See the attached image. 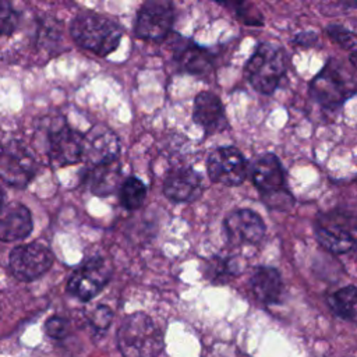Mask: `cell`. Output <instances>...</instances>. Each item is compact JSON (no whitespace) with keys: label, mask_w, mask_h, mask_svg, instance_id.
I'll use <instances>...</instances> for the list:
<instances>
[{"label":"cell","mask_w":357,"mask_h":357,"mask_svg":"<svg viewBox=\"0 0 357 357\" xmlns=\"http://www.w3.org/2000/svg\"><path fill=\"white\" fill-rule=\"evenodd\" d=\"M251 178L262 194L284 188V172L275 153H264L255 159L251 166Z\"/></svg>","instance_id":"18"},{"label":"cell","mask_w":357,"mask_h":357,"mask_svg":"<svg viewBox=\"0 0 357 357\" xmlns=\"http://www.w3.org/2000/svg\"><path fill=\"white\" fill-rule=\"evenodd\" d=\"M356 286L349 284L328 296L326 301L335 315L342 319L354 322L356 321Z\"/></svg>","instance_id":"21"},{"label":"cell","mask_w":357,"mask_h":357,"mask_svg":"<svg viewBox=\"0 0 357 357\" xmlns=\"http://www.w3.org/2000/svg\"><path fill=\"white\" fill-rule=\"evenodd\" d=\"M240 262L236 258L213 257L206 264L205 276L213 283H225L233 276L240 275Z\"/></svg>","instance_id":"23"},{"label":"cell","mask_w":357,"mask_h":357,"mask_svg":"<svg viewBox=\"0 0 357 357\" xmlns=\"http://www.w3.org/2000/svg\"><path fill=\"white\" fill-rule=\"evenodd\" d=\"M163 192L173 202H191L202 192V178L191 167L174 169L163 183Z\"/></svg>","instance_id":"16"},{"label":"cell","mask_w":357,"mask_h":357,"mask_svg":"<svg viewBox=\"0 0 357 357\" xmlns=\"http://www.w3.org/2000/svg\"><path fill=\"white\" fill-rule=\"evenodd\" d=\"M173 60L180 71L192 75H206L212 70V53L192 39H177L173 45Z\"/></svg>","instance_id":"15"},{"label":"cell","mask_w":357,"mask_h":357,"mask_svg":"<svg viewBox=\"0 0 357 357\" xmlns=\"http://www.w3.org/2000/svg\"><path fill=\"white\" fill-rule=\"evenodd\" d=\"M113 312L107 305H96L91 314V324L98 331H106L112 322Z\"/></svg>","instance_id":"29"},{"label":"cell","mask_w":357,"mask_h":357,"mask_svg":"<svg viewBox=\"0 0 357 357\" xmlns=\"http://www.w3.org/2000/svg\"><path fill=\"white\" fill-rule=\"evenodd\" d=\"M119 152V137L103 124H95L82 135V159H86L93 166L114 162Z\"/></svg>","instance_id":"12"},{"label":"cell","mask_w":357,"mask_h":357,"mask_svg":"<svg viewBox=\"0 0 357 357\" xmlns=\"http://www.w3.org/2000/svg\"><path fill=\"white\" fill-rule=\"evenodd\" d=\"M20 24V13L11 0H0V36L11 35Z\"/></svg>","instance_id":"25"},{"label":"cell","mask_w":357,"mask_h":357,"mask_svg":"<svg viewBox=\"0 0 357 357\" xmlns=\"http://www.w3.org/2000/svg\"><path fill=\"white\" fill-rule=\"evenodd\" d=\"M32 231L31 212L22 204H8L0 206V240L17 241L29 236Z\"/></svg>","instance_id":"17"},{"label":"cell","mask_w":357,"mask_h":357,"mask_svg":"<svg viewBox=\"0 0 357 357\" xmlns=\"http://www.w3.org/2000/svg\"><path fill=\"white\" fill-rule=\"evenodd\" d=\"M208 174L212 181L223 185H240L247 176V162L234 146H219L213 149L206 162Z\"/></svg>","instance_id":"9"},{"label":"cell","mask_w":357,"mask_h":357,"mask_svg":"<svg viewBox=\"0 0 357 357\" xmlns=\"http://www.w3.org/2000/svg\"><path fill=\"white\" fill-rule=\"evenodd\" d=\"M174 18L172 0H145L137 11L134 33L142 40L162 42L170 33Z\"/></svg>","instance_id":"5"},{"label":"cell","mask_w":357,"mask_h":357,"mask_svg":"<svg viewBox=\"0 0 357 357\" xmlns=\"http://www.w3.org/2000/svg\"><path fill=\"white\" fill-rule=\"evenodd\" d=\"M354 70L356 67H346L339 59H328L322 70L310 82L311 98L321 107L336 110L356 93Z\"/></svg>","instance_id":"2"},{"label":"cell","mask_w":357,"mask_h":357,"mask_svg":"<svg viewBox=\"0 0 357 357\" xmlns=\"http://www.w3.org/2000/svg\"><path fill=\"white\" fill-rule=\"evenodd\" d=\"M192 120L206 135L218 134L227 127V117L222 100L213 92L202 91L194 99Z\"/></svg>","instance_id":"14"},{"label":"cell","mask_w":357,"mask_h":357,"mask_svg":"<svg viewBox=\"0 0 357 357\" xmlns=\"http://www.w3.org/2000/svg\"><path fill=\"white\" fill-rule=\"evenodd\" d=\"M46 333L53 339H61L68 332V321L63 317H50L45 324Z\"/></svg>","instance_id":"30"},{"label":"cell","mask_w":357,"mask_h":357,"mask_svg":"<svg viewBox=\"0 0 357 357\" xmlns=\"http://www.w3.org/2000/svg\"><path fill=\"white\" fill-rule=\"evenodd\" d=\"M36 173L33 156L20 144H11L0 153V177L10 185L24 187Z\"/></svg>","instance_id":"11"},{"label":"cell","mask_w":357,"mask_h":357,"mask_svg":"<svg viewBox=\"0 0 357 357\" xmlns=\"http://www.w3.org/2000/svg\"><path fill=\"white\" fill-rule=\"evenodd\" d=\"M146 198V187L135 176L127 177L124 181H121L119 187V199L121 206H124L128 211H134L142 206L144 201Z\"/></svg>","instance_id":"22"},{"label":"cell","mask_w":357,"mask_h":357,"mask_svg":"<svg viewBox=\"0 0 357 357\" xmlns=\"http://www.w3.org/2000/svg\"><path fill=\"white\" fill-rule=\"evenodd\" d=\"M229 241L234 245H248L259 243L265 236V223L258 213L251 209L231 212L223 222Z\"/></svg>","instance_id":"13"},{"label":"cell","mask_w":357,"mask_h":357,"mask_svg":"<svg viewBox=\"0 0 357 357\" xmlns=\"http://www.w3.org/2000/svg\"><path fill=\"white\" fill-rule=\"evenodd\" d=\"M47 155L57 167L79 162L82 159V134L66 123L56 124L47 132Z\"/></svg>","instance_id":"10"},{"label":"cell","mask_w":357,"mask_h":357,"mask_svg":"<svg viewBox=\"0 0 357 357\" xmlns=\"http://www.w3.org/2000/svg\"><path fill=\"white\" fill-rule=\"evenodd\" d=\"M112 278V265L100 255L86 259L68 279L67 290L81 301H89L99 294Z\"/></svg>","instance_id":"6"},{"label":"cell","mask_w":357,"mask_h":357,"mask_svg":"<svg viewBox=\"0 0 357 357\" xmlns=\"http://www.w3.org/2000/svg\"><path fill=\"white\" fill-rule=\"evenodd\" d=\"M318 36L314 31H307V32H300L293 38V43H296L297 46H303V47H308V46H314L317 42Z\"/></svg>","instance_id":"31"},{"label":"cell","mask_w":357,"mask_h":357,"mask_svg":"<svg viewBox=\"0 0 357 357\" xmlns=\"http://www.w3.org/2000/svg\"><path fill=\"white\" fill-rule=\"evenodd\" d=\"M54 257L52 251L40 243H28L15 247L10 254V269L13 275L22 280L31 282L50 269Z\"/></svg>","instance_id":"8"},{"label":"cell","mask_w":357,"mask_h":357,"mask_svg":"<svg viewBox=\"0 0 357 357\" xmlns=\"http://www.w3.org/2000/svg\"><path fill=\"white\" fill-rule=\"evenodd\" d=\"M356 7V0H321V13L326 15H342Z\"/></svg>","instance_id":"28"},{"label":"cell","mask_w":357,"mask_h":357,"mask_svg":"<svg viewBox=\"0 0 357 357\" xmlns=\"http://www.w3.org/2000/svg\"><path fill=\"white\" fill-rule=\"evenodd\" d=\"M121 181V169L116 160L105 165H96L88 174L89 190L98 197H107L116 192Z\"/></svg>","instance_id":"20"},{"label":"cell","mask_w":357,"mask_h":357,"mask_svg":"<svg viewBox=\"0 0 357 357\" xmlns=\"http://www.w3.org/2000/svg\"><path fill=\"white\" fill-rule=\"evenodd\" d=\"M325 32L342 49H346L350 53L356 52V45H357L356 33L353 31H350L349 28H346L344 25L331 24L325 28Z\"/></svg>","instance_id":"26"},{"label":"cell","mask_w":357,"mask_h":357,"mask_svg":"<svg viewBox=\"0 0 357 357\" xmlns=\"http://www.w3.org/2000/svg\"><path fill=\"white\" fill-rule=\"evenodd\" d=\"M213 1L236 13V15L240 20H243L244 24L262 25V15L258 13V10L250 11L248 0H213Z\"/></svg>","instance_id":"24"},{"label":"cell","mask_w":357,"mask_h":357,"mask_svg":"<svg viewBox=\"0 0 357 357\" xmlns=\"http://www.w3.org/2000/svg\"><path fill=\"white\" fill-rule=\"evenodd\" d=\"M124 29L116 21L95 11L77 14L70 24L73 40L82 49L105 57L117 49Z\"/></svg>","instance_id":"1"},{"label":"cell","mask_w":357,"mask_h":357,"mask_svg":"<svg viewBox=\"0 0 357 357\" xmlns=\"http://www.w3.org/2000/svg\"><path fill=\"white\" fill-rule=\"evenodd\" d=\"M318 243L333 254H346L354 248V219L339 212L322 215L315 225Z\"/></svg>","instance_id":"7"},{"label":"cell","mask_w":357,"mask_h":357,"mask_svg":"<svg viewBox=\"0 0 357 357\" xmlns=\"http://www.w3.org/2000/svg\"><path fill=\"white\" fill-rule=\"evenodd\" d=\"M289 64V56L282 46L261 42L244 66V77L252 89L271 95L279 86Z\"/></svg>","instance_id":"3"},{"label":"cell","mask_w":357,"mask_h":357,"mask_svg":"<svg viewBox=\"0 0 357 357\" xmlns=\"http://www.w3.org/2000/svg\"><path fill=\"white\" fill-rule=\"evenodd\" d=\"M251 289L261 303H279L283 291V283L279 271L272 266H258L251 276Z\"/></svg>","instance_id":"19"},{"label":"cell","mask_w":357,"mask_h":357,"mask_svg":"<svg viewBox=\"0 0 357 357\" xmlns=\"http://www.w3.org/2000/svg\"><path fill=\"white\" fill-rule=\"evenodd\" d=\"M262 199L269 208H275V209L290 208L294 202L293 195L286 188H280V190H276V191H272L268 194H262Z\"/></svg>","instance_id":"27"},{"label":"cell","mask_w":357,"mask_h":357,"mask_svg":"<svg viewBox=\"0 0 357 357\" xmlns=\"http://www.w3.org/2000/svg\"><path fill=\"white\" fill-rule=\"evenodd\" d=\"M117 346L123 357H158L165 346L163 333L145 312H132L117 331Z\"/></svg>","instance_id":"4"},{"label":"cell","mask_w":357,"mask_h":357,"mask_svg":"<svg viewBox=\"0 0 357 357\" xmlns=\"http://www.w3.org/2000/svg\"><path fill=\"white\" fill-rule=\"evenodd\" d=\"M1 204H3V191L0 188V206H1Z\"/></svg>","instance_id":"32"}]
</instances>
